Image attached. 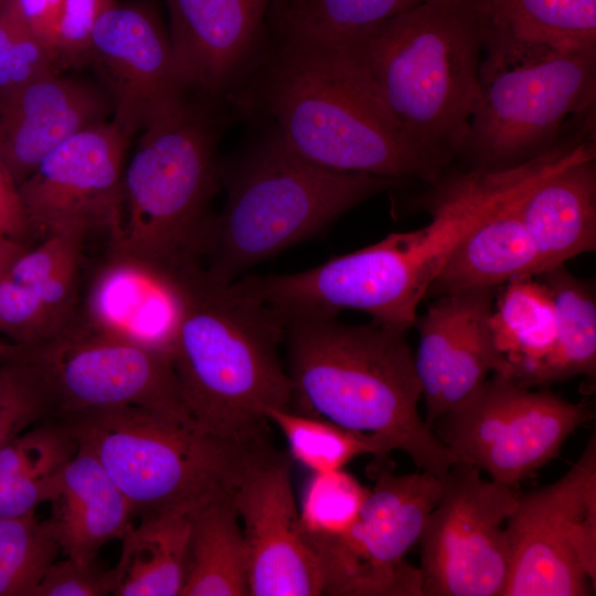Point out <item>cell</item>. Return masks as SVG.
I'll use <instances>...</instances> for the list:
<instances>
[{
    "mask_svg": "<svg viewBox=\"0 0 596 596\" xmlns=\"http://www.w3.org/2000/svg\"><path fill=\"white\" fill-rule=\"evenodd\" d=\"M6 1L20 20L55 52L63 0Z\"/></svg>",
    "mask_w": 596,
    "mask_h": 596,
    "instance_id": "obj_39",
    "label": "cell"
},
{
    "mask_svg": "<svg viewBox=\"0 0 596 596\" xmlns=\"http://www.w3.org/2000/svg\"><path fill=\"white\" fill-rule=\"evenodd\" d=\"M501 596H586L596 582V440L555 482L519 496L505 523Z\"/></svg>",
    "mask_w": 596,
    "mask_h": 596,
    "instance_id": "obj_11",
    "label": "cell"
},
{
    "mask_svg": "<svg viewBox=\"0 0 596 596\" xmlns=\"http://www.w3.org/2000/svg\"><path fill=\"white\" fill-rule=\"evenodd\" d=\"M123 536L114 596H178L184 582L188 513L143 514Z\"/></svg>",
    "mask_w": 596,
    "mask_h": 596,
    "instance_id": "obj_28",
    "label": "cell"
},
{
    "mask_svg": "<svg viewBox=\"0 0 596 596\" xmlns=\"http://www.w3.org/2000/svg\"><path fill=\"white\" fill-rule=\"evenodd\" d=\"M235 119L231 105L192 96L142 131L124 170L123 220L110 248L173 269L200 264L222 189L219 143Z\"/></svg>",
    "mask_w": 596,
    "mask_h": 596,
    "instance_id": "obj_6",
    "label": "cell"
},
{
    "mask_svg": "<svg viewBox=\"0 0 596 596\" xmlns=\"http://www.w3.org/2000/svg\"><path fill=\"white\" fill-rule=\"evenodd\" d=\"M60 552L34 513L0 518V596H33Z\"/></svg>",
    "mask_w": 596,
    "mask_h": 596,
    "instance_id": "obj_33",
    "label": "cell"
},
{
    "mask_svg": "<svg viewBox=\"0 0 596 596\" xmlns=\"http://www.w3.org/2000/svg\"><path fill=\"white\" fill-rule=\"evenodd\" d=\"M58 73L55 52L3 0L0 8V92Z\"/></svg>",
    "mask_w": 596,
    "mask_h": 596,
    "instance_id": "obj_35",
    "label": "cell"
},
{
    "mask_svg": "<svg viewBox=\"0 0 596 596\" xmlns=\"http://www.w3.org/2000/svg\"><path fill=\"white\" fill-rule=\"evenodd\" d=\"M519 496L470 464L449 468L418 542L423 596H501L509 568L505 523Z\"/></svg>",
    "mask_w": 596,
    "mask_h": 596,
    "instance_id": "obj_13",
    "label": "cell"
},
{
    "mask_svg": "<svg viewBox=\"0 0 596 596\" xmlns=\"http://www.w3.org/2000/svg\"><path fill=\"white\" fill-rule=\"evenodd\" d=\"M51 417L35 376L20 364L0 361V447Z\"/></svg>",
    "mask_w": 596,
    "mask_h": 596,
    "instance_id": "obj_36",
    "label": "cell"
},
{
    "mask_svg": "<svg viewBox=\"0 0 596 596\" xmlns=\"http://www.w3.org/2000/svg\"><path fill=\"white\" fill-rule=\"evenodd\" d=\"M184 308L172 361L185 408L202 430L244 445L266 443L272 408H291L279 359L285 320L236 280L182 269Z\"/></svg>",
    "mask_w": 596,
    "mask_h": 596,
    "instance_id": "obj_4",
    "label": "cell"
},
{
    "mask_svg": "<svg viewBox=\"0 0 596 596\" xmlns=\"http://www.w3.org/2000/svg\"><path fill=\"white\" fill-rule=\"evenodd\" d=\"M576 141L550 151L534 172L494 205L456 245L426 297L475 288H498L541 273L540 257L522 221L519 202L531 182Z\"/></svg>",
    "mask_w": 596,
    "mask_h": 596,
    "instance_id": "obj_23",
    "label": "cell"
},
{
    "mask_svg": "<svg viewBox=\"0 0 596 596\" xmlns=\"http://www.w3.org/2000/svg\"><path fill=\"white\" fill-rule=\"evenodd\" d=\"M182 269L110 248L79 313L102 333L172 356L184 308Z\"/></svg>",
    "mask_w": 596,
    "mask_h": 596,
    "instance_id": "obj_19",
    "label": "cell"
},
{
    "mask_svg": "<svg viewBox=\"0 0 596 596\" xmlns=\"http://www.w3.org/2000/svg\"><path fill=\"white\" fill-rule=\"evenodd\" d=\"M248 556V595H322L291 485V459L269 443L251 456L233 488Z\"/></svg>",
    "mask_w": 596,
    "mask_h": 596,
    "instance_id": "obj_16",
    "label": "cell"
},
{
    "mask_svg": "<svg viewBox=\"0 0 596 596\" xmlns=\"http://www.w3.org/2000/svg\"><path fill=\"white\" fill-rule=\"evenodd\" d=\"M377 322L337 317L285 320L288 374L296 412L379 438L408 455L422 471L443 478L464 460L422 418V387L405 337Z\"/></svg>",
    "mask_w": 596,
    "mask_h": 596,
    "instance_id": "obj_3",
    "label": "cell"
},
{
    "mask_svg": "<svg viewBox=\"0 0 596 596\" xmlns=\"http://www.w3.org/2000/svg\"><path fill=\"white\" fill-rule=\"evenodd\" d=\"M426 0H273L272 34L342 38L382 23Z\"/></svg>",
    "mask_w": 596,
    "mask_h": 596,
    "instance_id": "obj_31",
    "label": "cell"
},
{
    "mask_svg": "<svg viewBox=\"0 0 596 596\" xmlns=\"http://www.w3.org/2000/svg\"><path fill=\"white\" fill-rule=\"evenodd\" d=\"M268 421L281 430L289 453L312 472L343 469L360 455L371 454L377 461L387 460L391 451L373 435L345 428L323 417L291 408H272Z\"/></svg>",
    "mask_w": 596,
    "mask_h": 596,
    "instance_id": "obj_32",
    "label": "cell"
},
{
    "mask_svg": "<svg viewBox=\"0 0 596 596\" xmlns=\"http://www.w3.org/2000/svg\"><path fill=\"white\" fill-rule=\"evenodd\" d=\"M26 249L24 242L0 235V277L8 272L14 260Z\"/></svg>",
    "mask_w": 596,
    "mask_h": 596,
    "instance_id": "obj_41",
    "label": "cell"
},
{
    "mask_svg": "<svg viewBox=\"0 0 596 596\" xmlns=\"http://www.w3.org/2000/svg\"><path fill=\"white\" fill-rule=\"evenodd\" d=\"M273 0H168L170 42L192 97L231 105L266 58Z\"/></svg>",
    "mask_w": 596,
    "mask_h": 596,
    "instance_id": "obj_17",
    "label": "cell"
},
{
    "mask_svg": "<svg viewBox=\"0 0 596 596\" xmlns=\"http://www.w3.org/2000/svg\"><path fill=\"white\" fill-rule=\"evenodd\" d=\"M485 40L480 0H426L327 41L349 58L405 135L449 169L462 156L480 100Z\"/></svg>",
    "mask_w": 596,
    "mask_h": 596,
    "instance_id": "obj_2",
    "label": "cell"
},
{
    "mask_svg": "<svg viewBox=\"0 0 596 596\" xmlns=\"http://www.w3.org/2000/svg\"><path fill=\"white\" fill-rule=\"evenodd\" d=\"M117 0H63L55 44L60 70L85 66L89 38L99 15Z\"/></svg>",
    "mask_w": 596,
    "mask_h": 596,
    "instance_id": "obj_38",
    "label": "cell"
},
{
    "mask_svg": "<svg viewBox=\"0 0 596 596\" xmlns=\"http://www.w3.org/2000/svg\"><path fill=\"white\" fill-rule=\"evenodd\" d=\"M111 114L99 84L61 73L2 91L0 164L18 187L60 145Z\"/></svg>",
    "mask_w": 596,
    "mask_h": 596,
    "instance_id": "obj_20",
    "label": "cell"
},
{
    "mask_svg": "<svg viewBox=\"0 0 596 596\" xmlns=\"http://www.w3.org/2000/svg\"><path fill=\"white\" fill-rule=\"evenodd\" d=\"M588 418L583 404L531 391L493 373L430 428L464 462L494 481L515 487L556 457Z\"/></svg>",
    "mask_w": 596,
    "mask_h": 596,
    "instance_id": "obj_12",
    "label": "cell"
},
{
    "mask_svg": "<svg viewBox=\"0 0 596 596\" xmlns=\"http://www.w3.org/2000/svg\"><path fill=\"white\" fill-rule=\"evenodd\" d=\"M549 290L556 312V336L550 353L523 374L520 386L532 389L596 373V298L590 283L565 265L536 276Z\"/></svg>",
    "mask_w": 596,
    "mask_h": 596,
    "instance_id": "obj_29",
    "label": "cell"
},
{
    "mask_svg": "<svg viewBox=\"0 0 596 596\" xmlns=\"http://www.w3.org/2000/svg\"><path fill=\"white\" fill-rule=\"evenodd\" d=\"M85 66L100 79L125 137L178 113L191 98L156 4L116 1L93 26Z\"/></svg>",
    "mask_w": 596,
    "mask_h": 596,
    "instance_id": "obj_14",
    "label": "cell"
},
{
    "mask_svg": "<svg viewBox=\"0 0 596 596\" xmlns=\"http://www.w3.org/2000/svg\"><path fill=\"white\" fill-rule=\"evenodd\" d=\"M46 521L65 556L96 561L100 549L119 540L136 518L135 509L99 461L78 448L49 502Z\"/></svg>",
    "mask_w": 596,
    "mask_h": 596,
    "instance_id": "obj_24",
    "label": "cell"
},
{
    "mask_svg": "<svg viewBox=\"0 0 596 596\" xmlns=\"http://www.w3.org/2000/svg\"><path fill=\"white\" fill-rule=\"evenodd\" d=\"M237 119L275 127L298 155L339 171L428 185L447 172L415 145L330 41L272 34L270 50L231 99Z\"/></svg>",
    "mask_w": 596,
    "mask_h": 596,
    "instance_id": "obj_1",
    "label": "cell"
},
{
    "mask_svg": "<svg viewBox=\"0 0 596 596\" xmlns=\"http://www.w3.org/2000/svg\"><path fill=\"white\" fill-rule=\"evenodd\" d=\"M85 234H50L0 277V332L31 344L61 331L78 315V274Z\"/></svg>",
    "mask_w": 596,
    "mask_h": 596,
    "instance_id": "obj_21",
    "label": "cell"
},
{
    "mask_svg": "<svg viewBox=\"0 0 596 596\" xmlns=\"http://www.w3.org/2000/svg\"><path fill=\"white\" fill-rule=\"evenodd\" d=\"M0 235L20 242L31 235L18 188L0 164Z\"/></svg>",
    "mask_w": 596,
    "mask_h": 596,
    "instance_id": "obj_40",
    "label": "cell"
},
{
    "mask_svg": "<svg viewBox=\"0 0 596 596\" xmlns=\"http://www.w3.org/2000/svg\"><path fill=\"white\" fill-rule=\"evenodd\" d=\"M114 588L113 567L65 556L49 567L33 596H106Z\"/></svg>",
    "mask_w": 596,
    "mask_h": 596,
    "instance_id": "obj_37",
    "label": "cell"
},
{
    "mask_svg": "<svg viewBox=\"0 0 596 596\" xmlns=\"http://www.w3.org/2000/svg\"><path fill=\"white\" fill-rule=\"evenodd\" d=\"M485 46L596 50V0H480Z\"/></svg>",
    "mask_w": 596,
    "mask_h": 596,
    "instance_id": "obj_26",
    "label": "cell"
},
{
    "mask_svg": "<svg viewBox=\"0 0 596 596\" xmlns=\"http://www.w3.org/2000/svg\"><path fill=\"white\" fill-rule=\"evenodd\" d=\"M519 211L539 254L540 274L594 252L595 138L577 142L538 175L523 192Z\"/></svg>",
    "mask_w": 596,
    "mask_h": 596,
    "instance_id": "obj_22",
    "label": "cell"
},
{
    "mask_svg": "<svg viewBox=\"0 0 596 596\" xmlns=\"http://www.w3.org/2000/svg\"><path fill=\"white\" fill-rule=\"evenodd\" d=\"M368 491L343 469L312 472L299 511L302 532L313 536L344 532L356 519Z\"/></svg>",
    "mask_w": 596,
    "mask_h": 596,
    "instance_id": "obj_34",
    "label": "cell"
},
{
    "mask_svg": "<svg viewBox=\"0 0 596 596\" xmlns=\"http://www.w3.org/2000/svg\"><path fill=\"white\" fill-rule=\"evenodd\" d=\"M496 297L492 287L446 294L416 317L414 363L429 427L499 370L502 359L491 329Z\"/></svg>",
    "mask_w": 596,
    "mask_h": 596,
    "instance_id": "obj_18",
    "label": "cell"
},
{
    "mask_svg": "<svg viewBox=\"0 0 596 596\" xmlns=\"http://www.w3.org/2000/svg\"><path fill=\"white\" fill-rule=\"evenodd\" d=\"M372 471L375 483L348 530L330 536L304 533L318 562L322 595L423 596L419 568L405 556L421 540L443 478L394 473L386 461H375Z\"/></svg>",
    "mask_w": 596,
    "mask_h": 596,
    "instance_id": "obj_10",
    "label": "cell"
},
{
    "mask_svg": "<svg viewBox=\"0 0 596 596\" xmlns=\"http://www.w3.org/2000/svg\"><path fill=\"white\" fill-rule=\"evenodd\" d=\"M190 535L181 596L248 595V556L233 488L188 512Z\"/></svg>",
    "mask_w": 596,
    "mask_h": 596,
    "instance_id": "obj_25",
    "label": "cell"
},
{
    "mask_svg": "<svg viewBox=\"0 0 596 596\" xmlns=\"http://www.w3.org/2000/svg\"><path fill=\"white\" fill-rule=\"evenodd\" d=\"M255 126L257 132L246 146L220 160L226 200L213 217L203 257L207 276L223 284L316 236L363 201L405 183L319 166L295 152L272 125Z\"/></svg>",
    "mask_w": 596,
    "mask_h": 596,
    "instance_id": "obj_5",
    "label": "cell"
},
{
    "mask_svg": "<svg viewBox=\"0 0 596 596\" xmlns=\"http://www.w3.org/2000/svg\"><path fill=\"white\" fill-rule=\"evenodd\" d=\"M491 329L502 362L496 372L518 381L552 350L556 312L546 287L532 276L513 279L497 295Z\"/></svg>",
    "mask_w": 596,
    "mask_h": 596,
    "instance_id": "obj_30",
    "label": "cell"
},
{
    "mask_svg": "<svg viewBox=\"0 0 596 596\" xmlns=\"http://www.w3.org/2000/svg\"><path fill=\"white\" fill-rule=\"evenodd\" d=\"M78 449L68 425L46 418L0 447V518L34 513L50 502Z\"/></svg>",
    "mask_w": 596,
    "mask_h": 596,
    "instance_id": "obj_27",
    "label": "cell"
},
{
    "mask_svg": "<svg viewBox=\"0 0 596 596\" xmlns=\"http://www.w3.org/2000/svg\"><path fill=\"white\" fill-rule=\"evenodd\" d=\"M479 81L461 156L469 169L518 168L595 126L596 50L485 47Z\"/></svg>",
    "mask_w": 596,
    "mask_h": 596,
    "instance_id": "obj_7",
    "label": "cell"
},
{
    "mask_svg": "<svg viewBox=\"0 0 596 596\" xmlns=\"http://www.w3.org/2000/svg\"><path fill=\"white\" fill-rule=\"evenodd\" d=\"M0 361L20 364L35 376L52 417L138 406L195 425L185 408L171 355L102 333L79 312L42 341L0 342Z\"/></svg>",
    "mask_w": 596,
    "mask_h": 596,
    "instance_id": "obj_9",
    "label": "cell"
},
{
    "mask_svg": "<svg viewBox=\"0 0 596 596\" xmlns=\"http://www.w3.org/2000/svg\"><path fill=\"white\" fill-rule=\"evenodd\" d=\"M129 141L113 120H105L47 155L17 187L31 234L103 230L114 237L123 220Z\"/></svg>",
    "mask_w": 596,
    "mask_h": 596,
    "instance_id": "obj_15",
    "label": "cell"
},
{
    "mask_svg": "<svg viewBox=\"0 0 596 596\" xmlns=\"http://www.w3.org/2000/svg\"><path fill=\"white\" fill-rule=\"evenodd\" d=\"M60 418L68 425L78 448L104 467L136 517L188 513L234 488L252 454L268 443L227 440L138 406Z\"/></svg>",
    "mask_w": 596,
    "mask_h": 596,
    "instance_id": "obj_8",
    "label": "cell"
},
{
    "mask_svg": "<svg viewBox=\"0 0 596 596\" xmlns=\"http://www.w3.org/2000/svg\"><path fill=\"white\" fill-rule=\"evenodd\" d=\"M2 3H3V0H0V8H1Z\"/></svg>",
    "mask_w": 596,
    "mask_h": 596,
    "instance_id": "obj_42",
    "label": "cell"
}]
</instances>
